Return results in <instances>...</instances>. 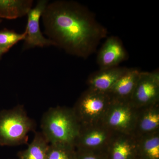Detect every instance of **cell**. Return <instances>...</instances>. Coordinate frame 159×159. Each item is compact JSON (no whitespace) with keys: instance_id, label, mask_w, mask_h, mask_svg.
I'll list each match as a JSON object with an SVG mask.
<instances>
[{"instance_id":"6da1fadb","label":"cell","mask_w":159,"mask_h":159,"mask_svg":"<svg viewBox=\"0 0 159 159\" xmlns=\"http://www.w3.org/2000/svg\"><path fill=\"white\" fill-rule=\"evenodd\" d=\"M44 32L54 46L86 59L108 31L86 7L73 1L49 3L41 16Z\"/></svg>"},{"instance_id":"7a4b0ae2","label":"cell","mask_w":159,"mask_h":159,"mask_svg":"<svg viewBox=\"0 0 159 159\" xmlns=\"http://www.w3.org/2000/svg\"><path fill=\"white\" fill-rule=\"evenodd\" d=\"M80 128L73 109L66 107L49 108L43 115L41 122V132L50 144L75 147Z\"/></svg>"},{"instance_id":"3957f363","label":"cell","mask_w":159,"mask_h":159,"mask_svg":"<svg viewBox=\"0 0 159 159\" xmlns=\"http://www.w3.org/2000/svg\"><path fill=\"white\" fill-rule=\"evenodd\" d=\"M35 121L28 116L22 105L0 112V145L14 146L27 144L29 134L35 132Z\"/></svg>"},{"instance_id":"277c9868","label":"cell","mask_w":159,"mask_h":159,"mask_svg":"<svg viewBox=\"0 0 159 159\" xmlns=\"http://www.w3.org/2000/svg\"><path fill=\"white\" fill-rule=\"evenodd\" d=\"M111 99L107 93L88 89L72 108L80 125L102 122Z\"/></svg>"},{"instance_id":"5b68a950","label":"cell","mask_w":159,"mask_h":159,"mask_svg":"<svg viewBox=\"0 0 159 159\" xmlns=\"http://www.w3.org/2000/svg\"><path fill=\"white\" fill-rule=\"evenodd\" d=\"M137 110L130 101L111 99L102 123L114 133L133 135Z\"/></svg>"},{"instance_id":"8992f818","label":"cell","mask_w":159,"mask_h":159,"mask_svg":"<svg viewBox=\"0 0 159 159\" xmlns=\"http://www.w3.org/2000/svg\"><path fill=\"white\" fill-rule=\"evenodd\" d=\"M115 133L102 122L80 125L75 143L76 149L104 153Z\"/></svg>"},{"instance_id":"52a82bcc","label":"cell","mask_w":159,"mask_h":159,"mask_svg":"<svg viewBox=\"0 0 159 159\" xmlns=\"http://www.w3.org/2000/svg\"><path fill=\"white\" fill-rule=\"evenodd\" d=\"M130 102L135 108L159 103V72H142Z\"/></svg>"},{"instance_id":"ba28073f","label":"cell","mask_w":159,"mask_h":159,"mask_svg":"<svg viewBox=\"0 0 159 159\" xmlns=\"http://www.w3.org/2000/svg\"><path fill=\"white\" fill-rule=\"evenodd\" d=\"M48 3L47 0L39 1L36 6L31 8L27 14L28 22L25 31L26 36L23 46L24 50L37 47L43 48L54 46L53 42L43 36L40 28V19Z\"/></svg>"},{"instance_id":"9c48e42d","label":"cell","mask_w":159,"mask_h":159,"mask_svg":"<svg viewBox=\"0 0 159 159\" xmlns=\"http://www.w3.org/2000/svg\"><path fill=\"white\" fill-rule=\"evenodd\" d=\"M128 58V55L119 38L111 36L106 40L97 57L99 70L119 66Z\"/></svg>"},{"instance_id":"30bf717a","label":"cell","mask_w":159,"mask_h":159,"mask_svg":"<svg viewBox=\"0 0 159 159\" xmlns=\"http://www.w3.org/2000/svg\"><path fill=\"white\" fill-rule=\"evenodd\" d=\"M104 153L107 159H137L136 139L132 135L115 133Z\"/></svg>"},{"instance_id":"8fae6325","label":"cell","mask_w":159,"mask_h":159,"mask_svg":"<svg viewBox=\"0 0 159 159\" xmlns=\"http://www.w3.org/2000/svg\"><path fill=\"white\" fill-rule=\"evenodd\" d=\"M137 109L136 121L133 135L138 138L159 131V103Z\"/></svg>"},{"instance_id":"7c38bea8","label":"cell","mask_w":159,"mask_h":159,"mask_svg":"<svg viewBox=\"0 0 159 159\" xmlns=\"http://www.w3.org/2000/svg\"><path fill=\"white\" fill-rule=\"evenodd\" d=\"M128 70V68L119 66L99 70L91 74L88 78L87 84L88 89L107 93Z\"/></svg>"},{"instance_id":"4fadbf2b","label":"cell","mask_w":159,"mask_h":159,"mask_svg":"<svg viewBox=\"0 0 159 159\" xmlns=\"http://www.w3.org/2000/svg\"><path fill=\"white\" fill-rule=\"evenodd\" d=\"M141 72L138 69L128 68L107 93L111 99L130 101Z\"/></svg>"},{"instance_id":"5bb4252c","label":"cell","mask_w":159,"mask_h":159,"mask_svg":"<svg viewBox=\"0 0 159 159\" xmlns=\"http://www.w3.org/2000/svg\"><path fill=\"white\" fill-rule=\"evenodd\" d=\"M33 3L32 0H0V18L23 17L32 8Z\"/></svg>"},{"instance_id":"9a60e30c","label":"cell","mask_w":159,"mask_h":159,"mask_svg":"<svg viewBox=\"0 0 159 159\" xmlns=\"http://www.w3.org/2000/svg\"><path fill=\"white\" fill-rule=\"evenodd\" d=\"M141 159H159V131L136 138Z\"/></svg>"},{"instance_id":"2e32d148","label":"cell","mask_w":159,"mask_h":159,"mask_svg":"<svg viewBox=\"0 0 159 159\" xmlns=\"http://www.w3.org/2000/svg\"><path fill=\"white\" fill-rule=\"evenodd\" d=\"M49 145L42 133L36 132L27 149L18 153V159H47Z\"/></svg>"},{"instance_id":"e0dca14e","label":"cell","mask_w":159,"mask_h":159,"mask_svg":"<svg viewBox=\"0 0 159 159\" xmlns=\"http://www.w3.org/2000/svg\"><path fill=\"white\" fill-rule=\"evenodd\" d=\"M76 149L70 145L50 144L47 159H76Z\"/></svg>"},{"instance_id":"ac0fdd59","label":"cell","mask_w":159,"mask_h":159,"mask_svg":"<svg viewBox=\"0 0 159 159\" xmlns=\"http://www.w3.org/2000/svg\"><path fill=\"white\" fill-rule=\"evenodd\" d=\"M25 36V31L23 33H18L9 29L0 30V49L8 52L20 41L24 40Z\"/></svg>"},{"instance_id":"d6986e66","label":"cell","mask_w":159,"mask_h":159,"mask_svg":"<svg viewBox=\"0 0 159 159\" xmlns=\"http://www.w3.org/2000/svg\"><path fill=\"white\" fill-rule=\"evenodd\" d=\"M76 159H107L105 154L76 149Z\"/></svg>"},{"instance_id":"ffe728a7","label":"cell","mask_w":159,"mask_h":159,"mask_svg":"<svg viewBox=\"0 0 159 159\" xmlns=\"http://www.w3.org/2000/svg\"><path fill=\"white\" fill-rule=\"evenodd\" d=\"M6 51H4V50H2V49H0V59H1V57H2V56L3 54L6 53Z\"/></svg>"},{"instance_id":"44dd1931","label":"cell","mask_w":159,"mask_h":159,"mask_svg":"<svg viewBox=\"0 0 159 159\" xmlns=\"http://www.w3.org/2000/svg\"><path fill=\"white\" fill-rule=\"evenodd\" d=\"M2 22V20L1 19V18H0V23Z\"/></svg>"},{"instance_id":"7402d4cb","label":"cell","mask_w":159,"mask_h":159,"mask_svg":"<svg viewBox=\"0 0 159 159\" xmlns=\"http://www.w3.org/2000/svg\"><path fill=\"white\" fill-rule=\"evenodd\" d=\"M141 159L139 158H138V159Z\"/></svg>"}]
</instances>
